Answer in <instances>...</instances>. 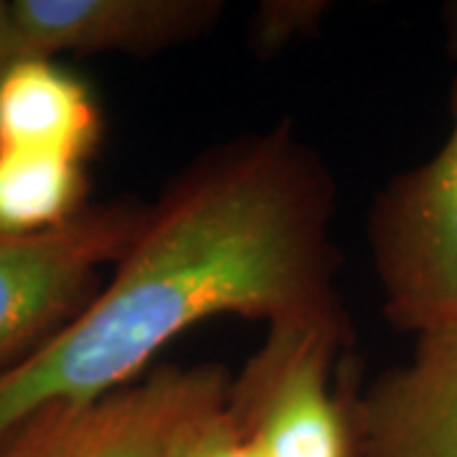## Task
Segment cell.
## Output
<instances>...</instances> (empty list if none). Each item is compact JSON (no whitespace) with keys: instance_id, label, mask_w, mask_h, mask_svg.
<instances>
[{"instance_id":"obj_1","label":"cell","mask_w":457,"mask_h":457,"mask_svg":"<svg viewBox=\"0 0 457 457\" xmlns=\"http://www.w3.org/2000/svg\"><path fill=\"white\" fill-rule=\"evenodd\" d=\"M333 186L287 125L204 153L147 206L110 282L0 374V445L49 404L122 389L176 336L216 315L345 328Z\"/></svg>"},{"instance_id":"obj_2","label":"cell","mask_w":457,"mask_h":457,"mask_svg":"<svg viewBox=\"0 0 457 457\" xmlns=\"http://www.w3.org/2000/svg\"><path fill=\"white\" fill-rule=\"evenodd\" d=\"M219 366H161L84 404H49L13 429L0 457H183L228 407Z\"/></svg>"},{"instance_id":"obj_3","label":"cell","mask_w":457,"mask_h":457,"mask_svg":"<svg viewBox=\"0 0 457 457\" xmlns=\"http://www.w3.org/2000/svg\"><path fill=\"white\" fill-rule=\"evenodd\" d=\"M447 31L457 56V5ZM371 249L394 326L417 336L457 326V84L445 145L376 201Z\"/></svg>"},{"instance_id":"obj_4","label":"cell","mask_w":457,"mask_h":457,"mask_svg":"<svg viewBox=\"0 0 457 457\" xmlns=\"http://www.w3.org/2000/svg\"><path fill=\"white\" fill-rule=\"evenodd\" d=\"M345 328L272 326L231 378L228 411L260 457H361L348 378L333 389Z\"/></svg>"},{"instance_id":"obj_5","label":"cell","mask_w":457,"mask_h":457,"mask_svg":"<svg viewBox=\"0 0 457 457\" xmlns=\"http://www.w3.org/2000/svg\"><path fill=\"white\" fill-rule=\"evenodd\" d=\"M145 209L114 201L38 234H0V374L29 359L95 297Z\"/></svg>"},{"instance_id":"obj_6","label":"cell","mask_w":457,"mask_h":457,"mask_svg":"<svg viewBox=\"0 0 457 457\" xmlns=\"http://www.w3.org/2000/svg\"><path fill=\"white\" fill-rule=\"evenodd\" d=\"M221 13L213 0H13L21 59L77 54H153L196 38Z\"/></svg>"},{"instance_id":"obj_7","label":"cell","mask_w":457,"mask_h":457,"mask_svg":"<svg viewBox=\"0 0 457 457\" xmlns=\"http://www.w3.org/2000/svg\"><path fill=\"white\" fill-rule=\"evenodd\" d=\"M351 402L361 457H457V326L420 336L407 366Z\"/></svg>"},{"instance_id":"obj_8","label":"cell","mask_w":457,"mask_h":457,"mask_svg":"<svg viewBox=\"0 0 457 457\" xmlns=\"http://www.w3.org/2000/svg\"><path fill=\"white\" fill-rule=\"evenodd\" d=\"M102 135L89 87L51 59H21L0 79V147L87 161Z\"/></svg>"},{"instance_id":"obj_9","label":"cell","mask_w":457,"mask_h":457,"mask_svg":"<svg viewBox=\"0 0 457 457\" xmlns=\"http://www.w3.org/2000/svg\"><path fill=\"white\" fill-rule=\"evenodd\" d=\"M82 161L59 153L0 147V234H38L82 213Z\"/></svg>"},{"instance_id":"obj_10","label":"cell","mask_w":457,"mask_h":457,"mask_svg":"<svg viewBox=\"0 0 457 457\" xmlns=\"http://www.w3.org/2000/svg\"><path fill=\"white\" fill-rule=\"evenodd\" d=\"M183 457H260V453L239 432L227 407L216 420L204 427V432L191 442Z\"/></svg>"},{"instance_id":"obj_11","label":"cell","mask_w":457,"mask_h":457,"mask_svg":"<svg viewBox=\"0 0 457 457\" xmlns=\"http://www.w3.org/2000/svg\"><path fill=\"white\" fill-rule=\"evenodd\" d=\"M16 62L18 54L13 44V29H11V3L0 0V79L8 71V66Z\"/></svg>"}]
</instances>
